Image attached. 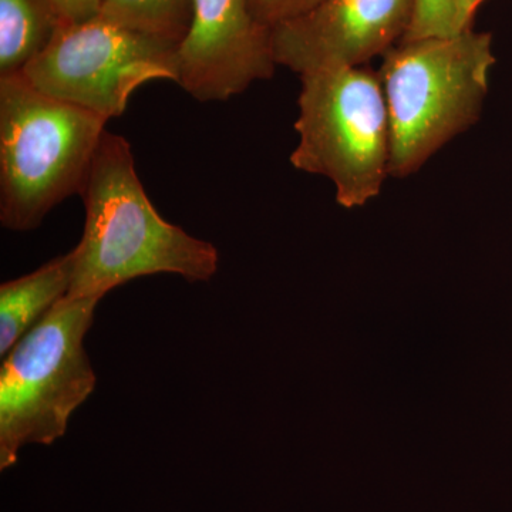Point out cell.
I'll list each match as a JSON object with an SVG mask.
<instances>
[{
	"mask_svg": "<svg viewBox=\"0 0 512 512\" xmlns=\"http://www.w3.org/2000/svg\"><path fill=\"white\" fill-rule=\"evenodd\" d=\"M248 2L255 18L272 29L309 12L322 0H248Z\"/></svg>",
	"mask_w": 512,
	"mask_h": 512,
	"instance_id": "13",
	"label": "cell"
},
{
	"mask_svg": "<svg viewBox=\"0 0 512 512\" xmlns=\"http://www.w3.org/2000/svg\"><path fill=\"white\" fill-rule=\"evenodd\" d=\"M80 195L86 222L72 249L67 296L101 299L141 276L174 274L201 282L217 274L218 249L158 214L123 136L104 133Z\"/></svg>",
	"mask_w": 512,
	"mask_h": 512,
	"instance_id": "1",
	"label": "cell"
},
{
	"mask_svg": "<svg viewBox=\"0 0 512 512\" xmlns=\"http://www.w3.org/2000/svg\"><path fill=\"white\" fill-rule=\"evenodd\" d=\"M72 278L70 251L0 286V356L8 355L37 320L67 296Z\"/></svg>",
	"mask_w": 512,
	"mask_h": 512,
	"instance_id": "9",
	"label": "cell"
},
{
	"mask_svg": "<svg viewBox=\"0 0 512 512\" xmlns=\"http://www.w3.org/2000/svg\"><path fill=\"white\" fill-rule=\"evenodd\" d=\"M484 0H456L457 33L473 29V20Z\"/></svg>",
	"mask_w": 512,
	"mask_h": 512,
	"instance_id": "15",
	"label": "cell"
},
{
	"mask_svg": "<svg viewBox=\"0 0 512 512\" xmlns=\"http://www.w3.org/2000/svg\"><path fill=\"white\" fill-rule=\"evenodd\" d=\"M278 66L272 29L248 0H194L187 35L177 49V83L201 103L227 101Z\"/></svg>",
	"mask_w": 512,
	"mask_h": 512,
	"instance_id": "7",
	"label": "cell"
},
{
	"mask_svg": "<svg viewBox=\"0 0 512 512\" xmlns=\"http://www.w3.org/2000/svg\"><path fill=\"white\" fill-rule=\"evenodd\" d=\"M301 82L291 164L332 181L342 207H363L390 175L392 131L379 73L343 67L302 74Z\"/></svg>",
	"mask_w": 512,
	"mask_h": 512,
	"instance_id": "5",
	"label": "cell"
},
{
	"mask_svg": "<svg viewBox=\"0 0 512 512\" xmlns=\"http://www.w3.org/2000/svg\"><path fill=\"white\" fill-rule=\"evenodd\" d=\"M495 57L490 33L402 40L384 55L382 82L392 154L390 175L419 171L481 116Z\"/></svg>",
	"mask_w": 512,
	"mask_h": 512,
	"instance_id": "2",
	"label": "cell"
},
{
	"mask_svg": "<svg viewBox=\"0 0 512 512\" xmlns=\"http://www.w3.org/2000/svg\"><path fill=\"white\" fill-rule=\"evenodd\" d=\"M109 119L40 92L23 73L0 77V221L42 224L80 194Z\"/></svg>",
	"mask_w": 512,
	"mask_h": 512,
	"instance_id": "3",
	"label": "cell"
},
{
	"mask_svg": "<svg viewBox=\"0 0 512 512\" xmlns=\"http://www.w3.org/2000/svg\"><path fill=\"white\" fill-rule=\"evenodd\" d=\"M177 49L175 43L97 16L60 25L22 73L40 92L110 120L126 111L131 94L143 84L177 83Z\"/></svg>",
	"mask_w": 512,
	"mask_h": 512,
	"instance_id": "6",
	"label": "cell"
},
{
	"mask_svg": "<svg viewBox=\"0 0 512 512\" xmlns=\"http://www.w3.org/2000/svg\"><path fill=\"white\" fill-rule=\"evenodd\" d=\"M60 25L49 0H0V77L22 73Z\"/></svg>",
	"mask_w": 512,
	"mask_h": 512,
	"instance_id": "10",
	"label": "cell"
},
{
	"mask_svg": "<svg viewBox=\"0 0 512 512\" xmlns=\"http://www.w3.org/2000/svg\"><path fill=\"white\" fill-rule=\"evenodd\" d=\"M457 35L456 0H414L412 25L403 40Z\"/></svg>",
	"mask_w": 512,
	"mask_h": 512,
	"instance_id": "12",
	"label": "cell"
},
{
	"mask_svg": "<svg viewBox=\"0 0 512 512\" xmlns=\"http://www.w3.org/2000/svg\"><path fill=\"white\" fill-rule=\"evenodd\" d=\"M194 0H104L101 18L180 45L190 29Z\"/></svg>",
	"mask_w": 512,
	"mask_h": 512,
	"instance_id": "11",
	"label": "cell"
},
{
	"mask_svg": "<svg viewBox=\"0 0 512 512\" xmlns=\"http://www.w3.org/2000/svg\"><path fill=\"white\" fill-rule=\"evenodd\" d=\"M413 12L414 0H322L272 28L276 63L301 76L360 67L402 42Z\"/></svg>",
	"mask_w": 512,
	"mask_h": 512,
	"instance_id": "8",
	"label": "cell"
},
{
	"mask_svg": "<svg viewBox=\"0 0 512 512\" xmlns=\"http://www.w3.org/2000/svg\"><path fill=\"white\" fill-rule=\"evenodd\" d=\"M99 298L64 296L13 346L0 369V470L20 448L64 436L97 377L83 348Z\"/></svg>",
	"mask_w": 512,
	"mask_h": 512,
	"instance_id": "4",
	"label": "cell"
},
{
	"mask_svg": "<svg viewBox=\"0 0 512 512\" xmlns=\"http://www.w3.org/2000/svg\"><path fill=\"white\" fill-rule=\"evenodd\" d=\"M104 0H49L62 23L86 22L100 15Z\"/></svg>",
	"mask_w": 512,
	"mask_h": 512,
	"instance_id": "14",
	"label": "cell"
}]
</instances>
